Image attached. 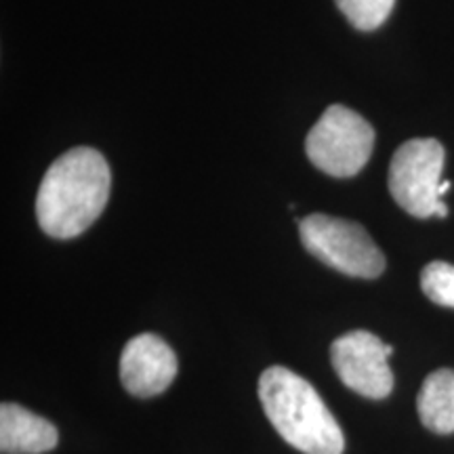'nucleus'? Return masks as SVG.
<instances>
[{"instance_id":"nucleus-5","label":"nucleus","mask_w":454,"mask_h":454,"mask_svg":"<svg viewBox=\"0 0 454 454\" xmlns=\"http://www.w3.org/2000/svg\"><path fill=\"white\" fill-rule=\"evenodd\" d=\"M374 129L366 118L345 106L326 107L308 139L305 152L314 167L339 179L354 177L371 160Z\"/></svg>"},{"instance_id":"nucleus-12","label":"nucleus","mask_w":454,"mask_h":454,"mask_svg":"<svg viewBox=\"0 0 454 454\" xmlns=\"http://www.w3.org/2000/svg\"><path fill=\"white\" fill-rule=\"evenodd\" d=\"M450 187H452V184H450V181H442V185H440V196H444V194H446V192H448V190H450Z\"/></svg>"},{"instance_id":"nucleus-2","label":"nucleus","mask_w":454,"mask_h":454,"mask_svg":"<svg viewBox=\"0 0 454 454\" xmlns=\"http://www.w3.org/2000/svg\"><path fill=\"white\" fill-rule=\"evenodd\" d=\"M259 400L278 434L303 454H343L345 435L314 385L284 366L259 379Z\"/></svg>"},{"instance_id":"nucleus-9","label":"nucleus","mask_w":454,"mask_h":454,"mask_svg":"<svg viewBox=\"0 0 454 454\" xmlns=\"http://www.w3.org/2000/svg\"><path fill=\"white\" fill-rule=\"evenodd\" d=\"M421 423L440 435L454 434V371L440 368L423 381L417 397Z\"/></svg>"},{"instance_id":"nucleus-11","label":"nucleus","mask_w":454,"mask_h":454,"mask_svg":"<svg viewBox=\"0 0 454 454\" xmlns=\"http://www.w3.org/2000/svg\"><path fill=\"white\" fill-rule=\"evenodd\" d=\"M421 288L429 301L454 309V265L431 261L421 274Z\"/></svg>"},{"instance_id":"nucleus-6","label":"nucleus","mask_w":454,"mask_h":454,"mask_svg":"<svg viewBox=\"0 0 454 454\" xmlns=\"http://www.w3.org/2000/svg\"><path fill=\"white\" fill-rule=\"evenodd\" d=\"M391 354L394 348L368 331L343 334L331 348L333 368L345 387L371 400H383L394 389Z\"/></svg>"},{"instance_id":"nucleus-10","label":"nucleus","mask_w":454,"mask_h":454,"mask_svg":"<svg viewBox=\"0 0 454 454\" xmlns=\"http://www.w3.org/2000/svg\"><path fill=\"white\" fill-rule=\"evenodd\" d=\"M334 3L340 13L348 17L349 24L362 32L381 27L395 7V0H334Z\"/></svg>"},{"instance_id":"nucleus-1","label":"nucleus","mask_w":454,"mask_h":454,"mask_svg":"<svg viewBox=\"0 0 454 454\" xmlns=\"http://www.w3.org/2000/svg\"><path fill=\"white\" fill-rule=\"evenodd\" d=\"M110 187L106 158L93 147H74L44 173L36 196L38 225L59 240L81 236L104 213Z\"/></svg>"},{"instance_id":"nucleus-3","label":"nucleus","mask_w":454,"mask_h":454,"mask_svg":"<svg viewBox=\"0 0 454 454\" xmlns=\"http://www.w3.org/2000/svg\"><path fill=\"white\" fill-rule=\"evenodd\" d=\"M299 236L305 251L340 274L372 280L385 271L381 248L354 221L314 213L299 221Z\"/></svg>"},{"instance_id":"nucleus-7","label":"nucleus","mask_w":454,"mask_h":454,"mask_svg":"<svg viewBox=\"0 0 454 454\" xmlns=\"http://www.w3.org/2000/svg\"><path fill=\"white\" fill-rule=\"evenodd\" d=\"M175 351L158 334H137L124 345L121 356V381L135 397H154L168 389L177 377Z\"/></svg>"},{"instance_id":"nucleus-8","label":"nucleus","mask_w":454,"mask_h":454,"mask_svg":"<svg viewBox=\"0 0 454 454\" xmlns=\"http://www.w3.org/2000/svg\"><path fill=\"white\" fill-rule=\"evenodd\" d=\"M59 440L57 427L27 408L4 402L0 406V450L3 454H44Z\"/></svg>"},{"instance_id":"nucleus-4","label":"nucleus","mask_w":454,"mask_h":454,"mask_svg":"<svg viewBox=\"0 0 454 454\" xmlns=\"http://www.w3.org/2000/svg\"><path fill=\"white\" fill-rule=\"evenodd\" d=\"M446 152L438 139H411L397 147L389 167V192L412 217H448L440 196Z\"/></svg>"}]
</instances>
